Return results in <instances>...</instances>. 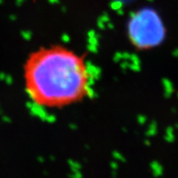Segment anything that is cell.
Returning <instances> with one entry per match:
<instances>
[{
    "label": "cell",
    "instance_id": "2",
    "mask_svg": "<svg viewBox=\"0 0 178 178\" xmlns=\"http://www.w3.org/2000/svg\"><path fill=\"white\" fill-rule=\"evenodd\" d=\"M129 32L134 42L145 47L158 44L163 38V29L160 19L152 10L140 11L129 24Z\"/></svg>",
    "mask_w": 178,
    "mask_h": 178
},
{
    "label": "cell",
    "instance_id": "1",
    "mask_svg": "<svg viewBox=\"0 0 178 178\" xmlns=\"http://www.w3.org/2000/svg\"><path fill=\"white\" fill-rule=\"evenodd\" d=\"M23 80L29 99L40 107L60 109L90 92V74L83 56L61 45L42 46L27 56Z\"/></svg>",
    "mask_w": 178,
    "mask_h": 178
}]
</instances>
